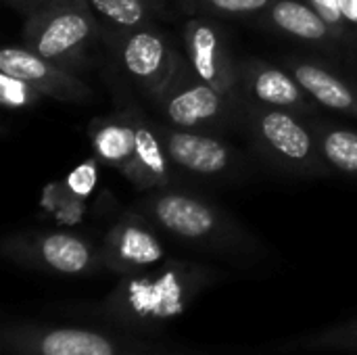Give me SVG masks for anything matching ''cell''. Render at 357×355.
Listing matches in <instances>:
<instances>
[{"label": "cell", "instance_id": "cell-1", "mask_svg": "<svg viewBox=\"0 0 357 355\" xmlns=\"http://www.w3.org/2000/svg\"><path fill=\"white\" fill-rule=\"evenodd\" d=\"M220 280V272L192 262H167L123 276L96 308L105 324L140 337L159 335Z\"/></svg>", "mask_w": 357, "mask_h": 355}, {"label": "cell", "instance_id": "cell-2", "mask_svg": "<svg viewBox=\"0 0 357 355\" xmlns=\"http://www.w3.org/2000/svg\"><path fill=\"white\" fill-rule=\"evenodd\" d=\"M0 352L2 355H184L113 326H54L29 320L2 326Z\"/></svg>", "mask_w": 357, "mask_h": 355}, {"label": "cell", "instance_id": "cell-3", "mask_svg": "<svg viewBox=\"0 0 357 355\" xmlns=\"http://www.w3.org/2000/svg\"><path fill=\"white\" fill-rule=\"evenodd\" d=\"M142 211L167 234L182 243L224 255H251L247 234L232 226L209 203L184 192H159L142 201Z\"/></svg>", "mask_w": 357, "mask_h": 355}, {"label": "cell", "instance_id": "cell-4", "mask_svg": "<svg viewBox=\"0 0 357 355\" xmlns=\"http://www.w3.org/2000/svg\"><path fill=\"white\" fill-rule=\"evenodd\" d=\"M2 255L17 266L54 276H92L105 272L100 249L73 232H27L2 241Z\"/></svg>", "mask_w": 357, "mask_h": 355}, {"label": "cell", "instance_id": "cell-5", "mask_svg": "<svg viewBox=\"0 0 357 355\" xmlns=\"http://www.w3.org/2000/svg\"><path fill=\"white\" fill-rule=\"evenodd\" d=\"M94 31L96 27L88 6H44L36 8L25 21L23 46L69 69L82 59Z\"/></svg>", "mask_w": 357, "mask_h": 355}, {"label": "cell", "instance_id": "cell-6", "mask_svg": "<svg viewBox=\"0 0 357 355\" xmlns=\"http://www.w3.org/2000/svg\"><path fill=\"white\" fill-rule=\"evenodd\" d=\"M155 98L174 126L195 128L220 117L226 109L228 96L201 80L190 61H184L176 52L172 73Z\"/></svg>", "mask_w": 357, "mask_h": 355}, {"label": "cell", "instance_id": "cell-7", "mask_svg": "<svg viewBox=\"0 0 357 355\" xmlns=\"http://www.w3.org/2000/svg\"><path fill=\"white\" fill-rule=\"evenodd\" d=\"M100 257L105 272L123 278L159 266L165 257V249L142 220L123 218L107 230Z\"/></svg>", "mask_w": 357, "mask_h": 355}, {"label": "cell", "instance_id": "cell-8", "mask_svg": "<svg viewBox=\"0 0 357 355\" xmlns=\"http://www.w3.org/2000/svg\"><path fill=\"white\" fill-rule=\"evenodd\" d=\"M115 48L123 71L146 92L157 96L172 73L176 59V52L167 40L157 29H153V25L140 29H123L119 40H115Z\"/></svg>", "mask_w": 357, "mask_h": 355}, {"label": "cell", "instance_id": "cell-9", "mask_svg": "<svg viewBox=\"0 0 357 355\" xmlns=\"http://www.w3.org/2000/svg\"><path fill=\"white\" fill-rule=\"evenodd\" d=\"M0 71L27 82L36 92L59 100H84L88 96V86L75 73L31 52L25 46L2 48Z\"/></svg>", "mask_w": 357, "mask_h": 355}, {"label": "cell", "instance_id": "cell-10", "mask_svg": "<svg viewBox=\"0 0 357 355\" xmlns=\"http://www.w3.org/2000/svg\"><path fill=\"white\" fill-rule=\"evenodd\" d=\"M186 54L201 80L228 96L234 86V65L222 33L205 19H190L184 31Z\"/></svg>", "mask_w": 357, "mask_h": 355}, {"label": "cell", "instance_id": "cell-11", "mask_svg": "<svg viewBox=\"0 0 357 355\" xmlns=\"http://www.w3.org/2000/svg\"><path fill=\"white\" fill-rule=\"evenodd\" d=\"M255 130L261 142L282 163L293 167H307L316 161V146L312 134L287 109H261L255 115Z\"/></svg>", "mask_w": 357, "mask_h": 355}, {"label": "cell", "instance_id": "cell-12", "mask_svg": "<svg viewBox=\"0 0 357 355\" xmlns=\"http://www.w3.org/2000/svg\"><path fill=\"white\" fill-rule=\"evenodd\" d=\"M174 165L201 176H218L228 169L232 151L218 138L184 130H167L161 134Z\"/></svg>", "mask_w": 357, "mask_h": 355}, {"label": "cell", "instance_id": "cell-13", "mask_svg": "<svg viewBox=\"0 0 357 355\" xmlns=\"http://www.w3.org/2000/svg\"><path fill=\"white\" fill-rule=\"evenodd\" d=\"M90 140L100 161L117 167L134 186H144V176L136 159V138L132 119H96L90 126Z\"/></svg>", "mask_w": 357, "mask_h": 355}, {"label": "cell", "instance_id": "cell-14", "mask_svg": "<svg viewBox=\"0 0 357 355\" xmlns=\"http://www.w3.org/2000/svg\"><path fill=\"white\" fill-rule=\"evenodd\" d=\"M243 82L247 90L266 107L274 109H305L307 92L295 80L293 73H287L274 65L251 61L243 65Z\"/></svg>", "mask_w": 357, "mask_h": 355}, {"label": "cell", "instance_id": "cell-15", "mask_svg": "<svg viewBox=\"0 0 357 355\" xmlns=\"http://www.w3.org/2000/svg\"><path fill=\"white\" fill-rule=\"evenodd\" d=\"M291 73L301 84V88L322 107L357 115L356 90L326 67L314 63H295Z\"/></svg>", "mask_w": 357, "mask_h": 355}, {"label": "cell", "instance_id": "cell-16", "mask_svg": "<svg viewBox=\"0 0 357 355\" xmlns=\"http://www.w3.org/2000/svg\"><path fill=\"white\" fill-rule=\"evenodd\" d=\"M270 21L284 33L307 42H324L333 38V29L318 15L310 2L301 0H276L270 6Z\"/></svg>", "mask_w": 357, "mask_h": 355}, {"label": "cell", "instance_id": "cell-17", "mask_svg": "<svg viewBox=\"0 0 357 355\" xmlns=\"http://www.w3.org/2000/svg\"><path fill=\"white\" fill-rule=\"evenodd\" d=\"M134 138H136V159L140 165V172L144 176L146 188H161L169 182V155L163 144V138L142 119H134Z\"/></svg>", "mask_w": 357, "mask_h": 355}, {"label": "cell", "instance_id": "cell-18", "mask_svg": "<svg viewBox=\"0 0 357 355\" xmlns=\"http://www.w3.org/2000/svg\"><path fill=\"white\" fill-rule=\"evenodd\" d=\"M282 352H357V320L326 328L322 333L307 335L295 343H289L287 347H282Z\"/></svg>", "mask_w": 357, "mask_h": 355}, {"label": "cell", "instance_id": "cell-19", "mask_svg": "<svg viewBox=\"0 0 357 355\" xmlns=\"http://www.w3.org/2000/svg\"><path fill=\"white\" fill-rule=\"evenodd\" d=\"M322 157L341 174L357 178V132L331 128L320 138Z\"/></svg>", "mask_w": 357, "mask_h": 355}, {"label": "cell", "instance_id": "cell-20", "mask_svg": "<svg viewBox=\"0 0 357 355\" xmlns=\"http://www.w3.org/2000/svg\"><path fill=\"white\" fill-rule=\"evenodd\" d=\"M109 23L121 29H140L153 25V15L146 0H88Z\"/></svg>", "mask_w": 357, "mask_h": 355}, {"label": "cell", "instance_id": "cell-21", "mask_svg": "<svg viewBox=\"0 0 357 355\" xmlns=\"http://www.w3.org/2000/svg\"><path fill=\"white\" fill-rule=\"evenodd\" d=\"M274 0H188V6L218 15H251L272 6Z\"/></svg>", "mask_w": 357, "mask_h": 355}, {"label": "cell", "instance_id": "cell-22", "mask_svg": "<svg viewBox=\"0 0 357 355\" xmlns=\"http://www.w3.org/2000/svg\"><path fill=\"white\" fill-rule=\"evenodd\" d=\"M40 92H36L27 82L17 80L8 73L0 71V96L4 107H25L36 100Z\"/></svg>", "mask_w": 357, "mask_h": 355}, {"label": "cell", "instance_id": "cell-23", "mask_svg": "<svg viewBox=\"0 0 357 355\" xmlns=\"http://www.w3.org/2000/svg\"><path fill=\"white\" fill-rule=\"evenodd\" d=\"M96 178H98V176H96V163H94V161H86V163L77 165V167L67 176L65 184H67V188H69L73 195H77L79 199H86V197L94 190Z\"/></svg>", "mask_w": 357, "mask_h": 355}, {"label": "cell", "instance_id": "cell-24", "mask_svg": "<svg viewBox=\"0 0 357 355\" xmlns=\"http://www.w3.org/2000/svg\"><path fill=\"white\" fill-rule=\"evenodd\" d=\"M318 15L328 23V27L333 29L335 36L343 33L345 29V17H343V0H307Z\"/></svg>", "mask_w": 357, "mask_h": 355}, {"label": "cell", "instance_id": "cell-25", "mask_svg": "<svg viewBox=\"0 0 357 355\" xmlns=\"http://www.w3.org/2000/svg\"><path fill=\"white\" fill-rule=\"evenodd\" d=\"M343 17L345 23L356 27L357 25V0H343Z\"/></svg>", "mask_w": 357, "mask_h": 355}, {"label": "cell", "instance_id": "cell-26", "mask_svg": "<svg viewBox=\"0 0 357 355\" xmlns=\"http://www.w3.org/2000/svg\"><path fill=\"white\" fill-rule=\"evenodd\" d=\"M33 4H38V8L44 6H54V4H73V6H90L88 0H31Z\"/></svg>", "mask_w": 357, "mask_h": 355}, {"label": "cell", "instance_id": "cell-27", "mask_svg": "<svg viewBox=\"0 0 357 355\" xmlns=\"http://www.w3.org/2000/svg\"><path fill=\"white\" fill-rule=\"evenodd\" d=\"M354 29H356V31H357V25H356V27H354Z\"/></svg>", "mask_w": 357, "mask_h": 355}]
</instances>
